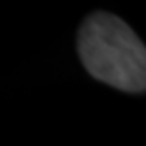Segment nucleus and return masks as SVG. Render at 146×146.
<instances>
[{"label":"nucleus","mask_w":146,"mask_h":146,"mask_svg":"<svg viewBox=\"0 0 146 146\" xmlns=\"http://www.w3.org/2000/svg\"><path fill=\"white\" fill-rule=\"evenodd\" d=\"M78 53L86 70L97 80L127 93L146 89V49L127 23L95 11L78 34Z\"/></svg>","instance_id":"1"}]
</instances>
